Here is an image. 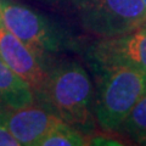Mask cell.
Here are the masks:
<instances>
[{"mask_svg": "<svg viewBox=\"0 0 146 146\" xmlns=\"http://www.w3.org/2000/svg\"><path fill=\"white\" fill-rule=\"evenodd\" d=\"M0 11L4 26L40 58L70 44L58 27L32 9L10 0H0Z\"/></svg>", "mask_w": 146, "mask_h": 146, "instance_id": "obj_4", "label": "cell"}, {"mask_svg": "<svg viewBox=\"0 0 146 146\" xmlns=\"http://www.w3.org/2000/svg\"><path fill=\"white\" fill-rule=\"evenodd\" d=\"M39 94L63 122L76 128L89 125L93 90L89 77L80 65L67 62L55 68L48 74Z\"/></svg>", "mask_w": 146, "mask_h": 146, "instance_id": "obj_1", "label": "cell"}, {"mask_svg": "<svg viewBox=\"0 0 146 146\" xmlns=\"http://www.w3.org/2000/svg\"><path fill=\"white\" fill-rule=\"evenodd\" d=\"M82 25L102 38L119 35L146 23L141 0H73Z\"/></svg>", "mask_w": 146, "mask_h": 146, "instance_id": "obj_3", "label": "cell"}, {"mask_svg": "<svg viewBox=\"0 0 146 146\" xmlns=\"http://www.w3.org/2000/svg\"><path fill=\"white\" fill-rule=\"evenodd\" d=\"M0 57L17 73L32 90L40 93L49 72L44 68L42 58L16 38L5 26H0Z\"/></svg>", "mask_w": 146, "mask_h": 146, "instance_id": "obj_6", "label": "cell"}, {"mask_svg": "<svg viewBox=\"0 0 146 146\" xmlns=\"http://www.w3.org/2000/svg\"><path fill=\"white\" fill-rule=\"evenodd\" d=\"M86 138L78 130L62 119L55 124L51 130L39 141L38 146H83Z\"/></svg>", "mask_w": 146, "mask_h": 146, "instance_id": "obj_9", "label": "cell"}, {"mask_svg": "<svg viewBox=\"0 0 146 146\" xmlns=\"http://www.w3.org/2000/svg\"><path fill=\"white\" fill-rule=\"evenodd\" d=\"M9 130L15 139L23 146H38L39 141L46 135L61 118L50 108L31 104L20 108H9L4 112Z\"/></svg>", "mask_w": 146, "mask_h": 146, "instance_id": "obj_7", "label": "cell"}, {"mask_svg": "<svg viewBox=\"0 0 146 146\" xmlns=\"http://www.w3.org/2000/svg\"><path fill=\"white\" fill-rule=\"evenodd\" d=\"M33 90L0 57V104L20 108L33 104Z\"/></svg>", "mask_w": 146, "mask_h": 146, "instance_id": "obj_8", "label": "cell"}, {"mask_svg": "<svg viewBox=\"0 0 146 146\" xmlns=\"http://www.w3.org/2000/svg\"><path fill=\"white\" fill-rule=\"evenodd\" d=\"M3 17H1V11H0V26H3Z\"/></svg>", "mask_w": 146, "mask_h": 146, "instance_id": "obj_13", "label": "cell"}, {"mask_svg": "<svg viewBox=\"0 0 146 146\" xmlns=\"http://www.w3.org/2000/svg\"><path fill=\"white\" fill-rule=\"evenodd\" d=\"M96 118L105 130H117L146 93V72L130 67H100Z\"/></svg>", "mask_w": 146, "mask_h": 146, "instance_id": "obj_2", "label": "cell"}, {"mask_svg": "<svg viewBox=\"0 0 146 146\" xmlns=\"http://www.w3.org/2000/svg\"><path fill=\"white\" fill-rule=\"evenodd\" d=\"M119 129L136 144L146 145V93L130 110Z\"/></svg>", "mask_w": 146, "mask_h": 146, "instance_id": "obj_10", "label": "cell"}, {"mask_svg": "<svg viewBox=\"0 0 146 146\" xmlns=\"http://www.w3.org/2000/svg\"><path fill=\"white\" fill-rule=\"evenodd\" d=\"M143 1V4H144V6H145V9H146V0H141Z\"/></svg>", "mask_w": 146, "mask_h": 146, "instance_id": "obj_14", "label": "cell"}, {"mask_svg": "<svg viewBox=\"0 0 146 146\" xmlns=\"http://www.w3.org/2000/svg\"><path fill=\"white\" fill-rule=\"evenodd\" d=\"M90 55L100 67H130L146 72V23L130 32L99 40Z\"/></svg>", "mask_w": 146, "mask_h": 146, "instance_id": "obj_5", "label": "cell"}, {"mask_svg": "<svg viewBox=\"0 0 146 146\" xmlns=\"http://www.w3.org/2000/svg\"><path fill=\"white\" fill-rule=\"evenodd\" d=\"M86 145H123V143L111 136L95 135L91 139H86Z\"/></svg>", "mask_w": 146, "mask_h": 146, "instance_id": "obj_12", "label": "cell"}, {"mask_svg": "<svg viewBox=\"0 0 146 146\" xmlns=\"http://www.w3.org/2000/svg\"><path fill=\"white\" fill-rule=\"evenodd\" d=\"M0 146H20V143L9 130L5 121H4L3 111L0 110Z\"/></svg>", "mask_w": 146, "mask_h": 146, "instance_id": "obj_11", "label": "cell"}]
</instances>
